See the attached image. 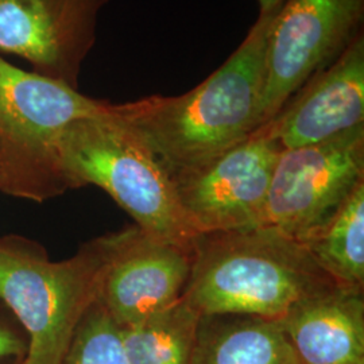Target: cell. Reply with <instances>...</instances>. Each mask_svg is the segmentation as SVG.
Here are the masks:
<instances>
[{"instance_id": "obj_10", "label": "cell", "mask_w": 364, "mask_h": 364, "mask_svg": "<svg viewBox=\"0 0 364 364\" xmlns=\"http://www.w3.org/2000/svg\"><path fill=\"white\" fill-rule=\"evenodd\" d=\"M193 247L156 239L136 225L122 231L97 301L120 328L135 326L183 296Z\"/></svg>"}, {"instance_id": "obj_17", "label": "cell", "mask_w": 364, "mask_h": 364, "mask_svg": "<svg viewBox=\"0 0 364 364\" xmlns=\"http://www.w3.org/2000/svg\"><path fill=\"white\" fill-rule=\"evenodd\" d=\"M27 343L11 323L0 316V360L10 356H26Z\"/></svg>"}, {"instance_id": "obj_18", "label": "cell", "mask_w": 364, "mask_h": 364, "mask_svg": "<svg viewBox=\"0 0 364 364\" xmlns=\"http://www.w3.org/2000/svg\"><path fill=\"white\" fill-rule=\"evenodd\" d=\"M259 14L277 13L287 3V0H258Z\"/></svg>"}, {"instance_id": "obj_2", "label": "cell", "mask_w": 364, "mask_h": 364, "mask_svg": "<svg viewBox=\"0 0 364 364\" xmlns=\"http://www.w3.org/2000/svg\"><path fill=\"white\" fill-rule=\"evenodd\" d=\"M338 284L304 245L269 225L201 234L183 301L200 316L240 314L281 321Z\"/></svg>"}, {"instance_id": "obj_8", "label": "cell", "mask_w": 364, "mask_h": 364, "mask_svg": "<svg viewBox=\"0 0 364 364\" xmlns=\"http://www.w3.org/2000/svg\"><path fill=\"white\" fill-rule=\"evenodd\" d=\"M281 151L277 141L259 127L207 166L176 178L178 200L196 231L216 234L263 225Z\"/></svg>"}, {"instance_id": "obj_3", "label": "cell", "mask_w": 364, "mask_h": 364, "mask_svg": "<svg viewBox=\"0 0 364 364\" xmlns=\"http://www.w3.org/2000/svg\"><path fill=\"white\" fill-rule=\"evenodd\" d=\"M57 153L68 189L99 186L144 234L193 247L200 234L182 209L169 171L117 117L112 103L103 114L72 122L58 139Z\"/></svg>"}, {"instance_id": "obj_9", "label": "cell", "mask_w": 364, "mask_h": 364, "mask_svg": "<svg viewBox=\"0 0 364 364\" xmlns=\"http://www.w3.org/2000/svg\"><path fill=\"white\" fill-rule=\"evenodd\" d=\"M108 0H0V50L27 60L41 76L77 88Z\"/></svg>"}, {"instance_id": "obj_16", "label": "cell", "mask_w": 364, "mask_h": 364, "mask_svg": "<svg viewBox=\"0 0 364 364\" xmlns=\"http://www.w3.org/2000/svg\"><path fill=\"white\" fill-rule=\"evenodd\" d=\"M60 364H129L122 328L99 301L84 314Z\"/></svg>"}, {"instance_id": "obj_13", "label": "cell", "mask_w": 364, "mask_h": 364, "mask_svg": "<svg viewBox=\"0 0 364 364\" xmlns=\"http://www.w3.org/2000/svg\"><path fill=\"white\" fill-rule=\"evenodd\" d=\"M192 364H299L278 321L201 316Z\"/></svg>"}, {"instance_id": "obj_12", "label": "cell", "mask_w": 364, "mask_h": 364, "mask_svg": "<svg viewBox=\"0 0 364 364\" xmlns=\"http://www.w3.org/2000/svg\"><path fill=\"white\" fill-rule=\"evenodd\" d=\"M299 364H364L363 290L336 287L278 321Z\"/></svg>"}, {"instance_id": "obj_14", "label": "cell", "mask_w": 364, "mask_h": 364, "mask_svg": "<svg viewBox=\"0 0 364 364\" xmlns=\"http://www.w3.org/2000/svg\"><path fill=\"white\" fill-rule=\"evenodd\" d=\"M200 314L183 299L122 328L129 364H192Z\"/></svg>"}, {"instance_id": "obj_1", "label": "cell", "mask_w": 364, "mask_h": 364, "mask_svg": "<svg viewBox=\"0 0 364 364\" xmlns=\"http://www.w3.org/2000/svg\"><path fill=\"white\" fill-rule=\"evenodd\" d=\"M277 13L259 14L231 57L192 91L112 105L173 181L207 166L259 129L266 48Z\"/></svg>"}, {"instance_id": "obj_6", "label": "cell", "mask_w": 364, "mask_h": 364, "mask_svg": "<svg viewBox=\"0 0 364 364\" xmlns=\"http://www.w3.org/2000/svg\"><path fill=\"white\" fill-rule=\"evenodd\" d=\"M364 182V124L321 144L282 150L263 225L301 245L318 234Z\"/></svg>"}, {"instance_id": "obj_4", "label": "cell", "mask_w": 364, "mask_h": 364, "mask_svg": "<svg viewBox=\"0 0 364 364\" xmlns=\"http://www.w3.org/2000/svg\"><path fill=\"white\" fill-rule=\"evenodd\" d=\"M122 231L52 262L21 239H0V301L25 328L22 364H60L84 314L97 301Z\"/></svg>"}, {"instance_id": "obj_11", "label": "cell", "mask_w": 364, "mask_h": 364, "mask_svg": "<svg viewBox=\"0 0 364 364\" xmlns=\"http://www.w3.org/2000/svg\"><path fill=\"white\" fill-rule=\"evenodd\" d=\"M364 124V38L309 78L260 129L282 150L321 144Z\"/></svg>"}, {"instance_id": "obj_5", "label": "cell", "mask_w": 364, "mask_h": 364, "mask_svg": "<svg viewBox=\"0 0 364 364\" xmlns=\"http://www.w3.org/2000/svg\"><path fill=\"white\" fill-rule=\"evenodd\" d=\"M109 105L0 57V191L38 203L65 193L58 139L72 122Z\"/></svg>"}, {"instance_id": "obj_7", "label": "cell", "mask_w": 364, "mask_h": 364, "mask_svg": "<svg viewBox=\"0 0 364 364\" xmlns=\"http://www.w3.org/2000/svg\"><path fill=\"white\" fill-rule=\"evenodd\" d=\"M363 16L364 0H287L267 41L259 127L362 34Z\"/></svg>"}, {"instance_id": "obj_15", "label": "cell", "mask_w": 364, "mask_h": 364, "mask_svg": "<svg viewBox=\"0 0 364 364\" xmlns=\"http://www.w3.org/2000/svg\"><path fill=\"white\" fill-rule=\"evenodd\" d=\"M304 246L338 287L363 290L364 182Z\"/></svg>"}]
</instances>
